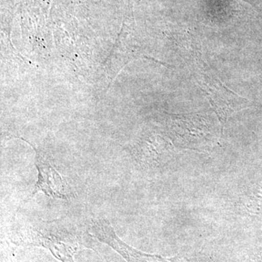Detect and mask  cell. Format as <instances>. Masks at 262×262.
<instances>
[{"mask_svg": "<svg viewBox=\"0 0 262 262\" xmlns=\"http://www.w3.org/2000/svg\"><path fill=\"white\" fill-rule=\"evenodd\" d=\"M244 1H246L247 3H249L250 4L255 5H257L258 3H259L260 0H244Z\"/></svg>", "mask_w": 262, "mask_h": 262, "instance_id": "cell-4", "label": "cell"}, {"mask_svg": "<svg viewBox=\"0 0 262 262\" xmlns=\"http://www.w3.org/2000/svg\"><path fill=\"white\" fill-rule=\"evenodd\" d=\"M93 237L89 229L67 218L24 224L12 234L15 244L45 248L61 262H75L77 253L87 248L95 250Z\"/></svg>", "mask_w": 262, "mask_h": 262, "instance_id": "cell-1", "label": "cell"}, {"mask_svg": "<svg viewBox=\"0 0 262 262\" xmlns=\"http://www.w3.org/2000/svg\"><path fill=\"white\" fill-rule=\"evenodd\" d=\"M35 165L38 175L32 194L29 199L42 192L46 196L55 199L68 201L75 196L73 190L67 179L57 171L53 164L50 163L46 155L35 149Z\"/></svg>", "mask_w": 262, "mask_h": 262, "instance_id": "cell-3", "label": "cell"}, {"mask_svg": "<svg viewBox=\"0 0 262 262\" xmlns=\"http://www.w3.org/2000/svg\"><path fill=\"white\" fill-rule=\"evenodd\" d=\"M89 229L94 238L113 248L127 262H172L160 255L142 252L129 246L117 236L107 219L92 220Z\"/></svg>", "mask_w": 262, "mask_h": 262, "instance_id": "cell-2", "label": "cell"}]
</instances>
